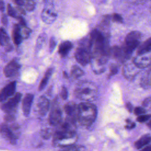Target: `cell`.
Returning a JSON list of instances; mask_svg holds the SVG:
<instances>
[{
  "label": "cell",
  "mask_w": 151,
  "mask_h": 151,
  "mask_svg": "<svg viewBox=\"0 0 151 151\" xmlns=\"http://www.w3.org/2000/svg\"><path fill=\"white\" fill-rule=\"evenodd\" d=\"M140 151H151V145H147L142 148Z\"/></svg>",
  "instance_id": "cell-42"
},
{
  "label": "cell",
  "mask_w": 151,
  "mask_h": 151,
  "mask_svg": "<svg viewBox=\"0 0 151 151\" xmlns=\"http://www.w3.org/2000/svg\"><path fill=\"white\" fill-rule=\"evenodd\" d=\"M50 132L48 130H45L42 133V136L44 137L48 138L50 136Z\"/></svg>",
  "instance_id": "cell-44"
},
{
  "label": "cell",
  "mask_w": 151,
  "mask_h": 151,
  "mask_svg": "<svg viewBox=\"0 0 151 151\" xmlns=\"http://www.w3.org/2000/svg\"><path fill=\"white\" fill-rule=\"evenodd\" d=\"M110 19H111L113 21L116 22H123V18L122 17L118 14H113L111 17Z\"/></svg>",
  "instance_id": "cell-33"
},
{
  "label": "cell",
  "mask_w": 151,
  "mask_h": 151,
  "mask_svg": "<svg viewBox=\"0 0 151 151\" xmlns=\"http://www.w3.org/2000/svg\"><path fill=\"white\" fill-rule=\"evenodd\" d=\"M74 93L79 99L84 101L90 102L97 98L98 88L94 83L84 81L77 85Z\"/></svg>",
  "instance_id": "cell-3"
},
{
  "label": "cell",
  "mask_w": 151,
  "mask_h": 151,
  "mask_svg": "<svg viewBox=\"0 0 151 151\" xmlns=\"http://www.w3.org/2000/svg\"><path fill=\"white\" fill-rule=\"evenodd\" d=\"M126 124L125 126V128L126 129L130 130V129H132L134 128L135 126H136L135 123H134L133 122H131L130 120H129V119H126Z\"/></svg>",
  "instance_id": "cell-35"
},
{
  "label": "cell",
  "mask_w": 151,
  "mask_h": 151,
  "mask_svg": "<svg viewBox=\"0 0 151 151\" xmlns=\"http://www.w3.org/2000/svg\"><path fill=\"white\" fill-rule=\"evenodd\" d=\"M26 1H27V0H26Z\"/></svg>",
  "instance_id": "cell-48"
},
{
  "label": "cell",
  "mask_w": 151,
  "mask_h": 151,
  "mask_svg": "<svg viewBox=\"0 0 151 151\" xmlns=\"http://www.w3.org/2000/svg\"><path fill=\"white\" fill-rule=\"evenodd\" d=\"M63 149L60 151H82L83 147L79 145H71L67 147H63Z\"/></svg>",
  "instance_id": "cell-29"
},
{
  "label": "cell",
  "mask_w": 151,
  "mask_h": 151,
  "mask_svg": "<svg viewBox=\"0 0 151 151\" xmlns=\"http://www.w3.org/2000/svg\"><path fill=\"white\" fill-rule=\"evenodd\" d=\"M17 126H9L7 124L4 123L0 125V133L2 136L11 144H15L17 140Z\"/></svg>",
  "instance_id": "cell-7"
},
{
  "label": "cell",
  "mask_w": 151,
  "mask_h": 151,
  "mask_svg": "<svg viewBox=\"0 0 151 151\" xmlns=\"http://www.w3.org/2000/svg\"><path fill=\"white\" fill-rule=\"evenodd\" d=\"M25 10L28 11H32L34 9L35 6V4L33 0H27L25 2L24 5Z\"/></svg>",
  "instance_id": "cell-30"
},
{
  "label": "cell",
  "mask_w": 151,
  "mask_h": 151,
  "mask_svg": "<svg viewBox=\"0 0 151 151\" xmlns=\"http://www.w3.org/2000/svg\"><path fill=\"white\" fill-rule=\"evenodd\" d=\"M150 143H151V135L146 134L136 140L134 143V146L136 149H139L148 145Z\"/></svg>",
  "instance_id": "cell-19"
},
{
  "label": "cell",
  "mask_w": 151,
  "mask_h": 151,
  "mask_svg": "<svg viewBox=\"0 0 151 151\" xmlns=\"http://www.w3.org/2000/svg\"><path fill=\"white\" fill-rule=\"evenodd\" d=\"M52 73V69L49 68L47 70V71L45 72L44 76L43 77L41 81V83L39 86V90H42L47 85L48 79L50 77L51 74Z\"/></svg>",
  "instance_id": "cell-24"
},
{
  "label": "cell",
  "mask_w": 151,
  "mask_h": 151,
  "mask_svg": "<svg viewBox=\"0 0 151 151\" xmlns=\"http://www.w3.org/2000/svg\"><path fill=\"white\" fill-rule=\"evenodd\" d=\"M20 26V29H21V35L23 39H26L28 38L30 35V33L31 32V30L28 28L27 27L26 25H19Z\"/></svg>",
  "instance_id": "cell-27"
},
{
  "label": "cell",
  "mask_w": 151,
  "mask_h": 151,
  "mask_svg": "<svg viewBox=\"0 0 151 151\" xmlns=\"http://www.w3.org/2000/svg\"><path fill=\"white\" fill-rule=\"evenodd\" d=\"M150 68H151V67H150Z\"/></svg>",
  "instance_id": "cell-47"
},
{
  "label": "cell",
  "mask_w": 151,
  "mask_h": 151,
  "mask_svg": "<svg viewBox=\"0 0 151 151\" xmlns=\"http://www.w3.org/2000/svg\"><path fill=\"white\" fill-rule=\"evenodd\" d=\"M126 106L127 109L129 111H130V112L132 111V110H133V106L132 105V104H131L130 103H126Z\"/></svg>",
  "instance_id": "cell-43"
},
{
  "label": "cell",
  "mask_w": 151,
  "mask_h": 151,
  "mask_svg": "<svg viewBox=\"0 0 151 151\" xmlns=\"http://www.w3.org/2000/svg\"><path fill=\"white\" fill-rule=\"evenodd\" d=\"M46 41V36L45 34H42L38 36L37 40V48H42L43 45L45 44Z\"/></svg>",
  "instance_id": "cell-28"
},
{
  "label": "cell",
  "mask_w": 151,
  "mask_h": 151,
  "mask_svg": "<svg viewBox=\"0 0 151 151\" xmlns=\"http://www.w3.org/2000/svg\"><path fill=\"white\" fill-rule=\"evenodd\" d=\"M151 118V114H141L140 116H138L136 120L137 122L140 123H145Z\"/></svg>",
  "instance_id": "cell-31"
},
{
  "label": "cell",
  "mask_w": 151,
  "mask_h": 151,
  "mask_svg": "<svg viewBox=\"0 0 151 151\" xmlns=\"http://www.w3.org/2000/svg\"><path fill=\"white\" fill-rule=\"evenodd\" d=\"M141 37V33L137 31H132L126 35L122 48L129 58L133 51L139 46Z\"/></svg>",
  "instance_id": "cell-4"
},
{
  "label": "cell",
  "mask_w": 151,
  "mask_h": 151,
  "mask_svg": "<svg viewBox=\"0 0 151 151\" xmlns=\"http://www.w3.org/2000/svg\"><path fill=\"white\" fill-rule=\"evenodd\" d=\"M140 86L144 88L151 87V68H150L142 77L140 82Z\"/></svg>",
  "instance_id": "cell-23"
},
{
  "label": "cell",
  "mask_w": 151,
  "mask_h": 151,
  "mask_svg": "<svg viewBox=\"0 0 151 151\" xmlns=\"http://www.w3.org/2000/svg\"><path fill=\"white\" fill-rule=\"evenodd\" d=\"M134 64L140 69L147 67L151 64V54H137L133 60Z\"/></svg>",
  "instance_id": "cell-10"
},
{
  "label": "cell",
  "mask_w": 151,
  "mask_h": 151,
  "mask_svg": "<svg viewBox=\"0 0 151 151\" xmlns=\"http://www.w3.org/2000/svg\"><path fill=\"white\" fill-rule=\"evenodd\" d=\"M84 74L83 71L78 66L74 65L71 71V75L74 78H77L82 76Z\"/></svg>",
  "instance_id": "cell-26"
},
{
  "label": "cell",
  "mask_w": 151,
  "mask_h": 151,
  "mask_svg": "<svg viewBox=\"0 0 151 151\" xmlns=\"http://www.w3.org/2000/svg\"><path fill=\"white\" fill-rule=\"evenodd\" d=\"M119 70V66L117 64H113L110 65V72H109V77H110L111 76H114L118 72Z\"/></svg>",
  "instance_id": "cell-32"
},
{
  "label": "cell",
  "mask_w": 151,
  "mask_h": 151,
  "mask_svg": "<svg viewBox=\"0 0 151 151\" xmlns=\"http://www.w3.org/2000/svg\"><path fill=\"white\" fill-rule=\"evenodd\" d=\"M60 95H61V97H62V99H63L64 100H65L67 98L68 91H67V90L66 89V88L65 87H62Z\"/></svg>",
  "instance_id": "cell-38"
},
{
  "label": "cell",
  "mask_w": 151,
  "mask_h": 151,
  "mask_svg": "<svg viewBox=\"0 0 151 151\" xmlns=\"http://www.w3.org/2000/svg\"><path fill=\"white\" fill-rule=\"evenodd\" d=\"M0 45L5 47L6 49H7L6 50L11 49L12 47L10 44V40L8 35L5 29L2 27L0 28Z\"/></svg>",
  "instance_id": "cell-18"
},
{
  "label": "cell",
  "mask_w": 151,
  "mask_h": 151,
  "mask_svg": "<svg viewBox=\"0 0 151 151\" xmlns=\"http://www.w3.org/2000/svg\"><path fill=\"white\" fill-rule=\"evenodd\" d=\"M44 4L41 15V19L47 24H52L56 20L57 17L52 0H44Z\"/></svg>",
  "instance_id": "cell-5"
},
{
  "label": "cell",
  "mask_w": 151,
  "mask_h": 151,
  "mask_svg": "<svg viewBox=\"0 0 151 151\" xmlns=\"http://www.w3.org/2000/svg\"><path fill=\"white\" fill-rule=\"evenodd\" d=\"M34 96L32 94H27L22 100V110L24 115L28 116L29 114Z\"/></svg>",
  "instance_id": "cell-16"
},
{
  "label": "cell",
  "mask_w": 151,
  "mask_h": 151,
  "mask_svg": "<svg viewBox=\"0 0 151 151\" xmlns=\"http://www.w3.org/2000/svg\"><path fill=\"white\" fill-rule=\"evenodd\" d=\"M110 56L120 63H123L129 59L124 52L122 47L119 46H114L110 48Z\"/></svg>",
  "instance_id": "cell-11"
},
{
  "label": "cell",
  "mask_w": 151,
  "mask_h": 151,
  "mask_svg": "<svg viewBox=\"0 0 151 151\" xmlns=\"http://www.w3.org/2000/svg\"><path fill=\"white\" fill-rule=\"evenodd\" d=\"M1 22L4 25L6 26L8 24V18L5 14H2L1 17Z\"/></svg>",
  "instance_id": "cell-39"
},
{
  "label": "cell",
  "mask_w": 151,
  "mask_h": 151,
  "mask_svg": "<svg viewBox=\"0 0 151 151\" xmlns=\"http://www.w3.org/2000/svg\"><path fill=\"white\" fill-rule=\"evenodd\" d=\"M50 107L49 100L44 96H41L37 103V110L39 114L45 115Z\"/></svg>",
  "instance_id": "cell-14"
},
{
  "label": "cell",
  "mask_w": 151,
  "mask_h": 151,
  "mask_svg": "<svg viewBox=\"0 0 151 151\" xmlns=\"http://www.w3.org/2000/svg\"><path fill=\"white\" fill-rule=\"evenodd\" d=\"M7 13L8 15L11 17L15 18H20L21 16L19 12L17 11V10L15 8H14L9 4H8L7 5Z\"/></svg>",
  "instance_id": "cell-25"
},
{
  "label": "cell",
  "mask_w": 151,
  "mask_h": 151,
  "mask_svg": "<svg viewBox=\"0 0 151 151\" xmlns=\"http://www.w3.org/2000/svg\"><path fill=\"white\" fill-rule=\"evenodd\" d=\"M73 47V44L68 41H65L60 44L58 48V53L62 57L67 55Z\"/></svg>",
  "instance_id": "cell-20"
},
{
  "label": "cell",
  "mask_w": 151,
  "mask_h": 151,
  "mask_svg": "<svg viewBox=\"0 0 151 151\" xmlns=\"http://www.w3.org/2000/svg\"><path fill=\"white\" fill-rule=\"evenodd\" d=\"M150 11H151V8H150Z\"/></svg>",
  "instance_id": "cell-46"
},
{
  "label": "cell",
  "mask_w": 151,
  "mask_h": 151,
  "mask_svg": "<svg viewBox=\"0 0 151 151\" xmlns=\"http://www.w3.org/2000/svg\"><path fill=\"white\" fill-rule=\"evenodd\" d=\"M22 39L23 38L21 33L20 26L19 24L14 25L12 30V40L14 43L15 45H18L21 43Z\"/></svg>",
  "instance_id": "cell-21"
},
{
  "label": "cell",
  "mask_w": 151,
  "mask_h": 151,
  "mask_svg": "<svg viewBox=\"0 0 151 151\" xmlns=\"http://www.w3.org/2000/svg\"><path fill=\"white\" fill-rule=\"evenodd\" d=\"M13 1L16 5L20 6L24 5L25 4L24 0H13Z\"/></svg>",
  "instance_id": "cell-40"
},
{
  "label": "cell",
  "mask_w": 151,
  "mask_h": 151,
  "mask_svg": "<svg viewBox=\"0 0 151 151\" xmlns=\"http://www.w3.org/2000/svg\"><path fill=\"white\" fill-rule=\"evenodd\" d=\"M75 58L81 65H87L91 61L92 58L91 48L79 45L75 52Z\"/></svg>",
  "instance_id": "cell-6"
},
{
  "label": "cell",
  "mask_w": 151,
  "mask_h": 151,
  "mask_svg": "<svg viewBox=\"0 0 151 151\" xmlns=\"http://www.w3.org/2000/svg\"><path fill=\"white\" fill-rule=\"evenodd\" d=\"M64 110L67 115V117L72 119L76 121L77 120L78 106L70 103L65 106Z\"/></svg>",
  "instance_id": "cell-17"
},
{
  "label": "cell",
  "mask_w": 151,
  "mask_h": 151,
  "mask_svg": "<svg viewBox=\"0 0 151 151\" xmlns=\"http://www.w3.org/2000/svg\"><path fill=\"white\" fill-rule=\"evenodd\" d=\"M21 97V94L19 93H17L15 94V96L8 100L6 102H5L2 106L1 109L3 111H4L6 113H11L14 112L16 107H17Z\"/></svg>",
  "instance_id": "cell-9"
},
{
  "label": "cell",
  "mask_w": 151,
  "mask_h": 151,
  "mask_svg": "<svg viewBox=\"0 0 151 151\" xmlns=\"http://www.w3.org/2000/svg\"><path fill=\"white\" fill-rule=\"evenodd\" d=\"M20 67L21 65L17 61H11L4 68V73L5 76L8 77L15 76L19 71Z\"/></svg>",
  "instance_id": "cell-15"
},
{
  "label": "cell",
  "mask_w": 151,
  "mask_h": 151,
  "mask_svg": "<svg viewBox=\"0 0 151 151\" xmlns=\"http://www.w3.org/2000/svg\"><path fill=\"white\" fill-rule=\"evenodd\" d=\"M142 105L143 106V107H151V97H147L146 98L143 103H142Z\"/></svg>",
  "instance_id": "cell-37"
},
{
  "label": "cell",
  "mask_w": 151,
  "mask_h": 151,
  "mask_svg": "<svg viewBox=\"0 0 151 151\" xmlns=\"http://www.w3.org/2000/svg\"><path fill=\"white\" fill-rule=\"evenodd\" d=\"M134 113L137 116H140L141 114H143L146 112V110L143 107H137L134 108Z\"/></svg>",
  "instance_id": "cell-34"
},
{
  "label": "cell",
  "mask_w": 151,
  "mask_h": 151,
  "mask_svg": "<svg viewBox=\"0 0 151 151\" xmlns=\"http://www.w3.org/2000/svg\"><path fill=\"white\" fill-rule=\"evenodd\" d=\"M151 51V37L145 41L141 45H139L137 50V54L149 53Z\"/></svg>",
  "instance_id": "cell-22"
},
{
  "label": "cell",
  "mask_w": 151,
  "mask_h": 151,
  "mask_svg": "<svg viewBox=\"0 0 151 151\" xmlns=\"http://www.w3.org/2000/svg\"><path fill=\"white\" fill-rule=\"evenodd\" d=\"M16 83L12 81L8 84L0 91V101L2 102L6 100L9 97L12 96L15 91Z\"/></svg>",
  "instance_id": "cell-12"
},
{
  "label": "cell",
  "mask_w": 151,
  "mask_h": 151,
  "mask_svg": "<svg viewBox=\"0 0 151 151\" xmlns=\"http://www.w3.org/2000/svg\"><path fill=\"white\" fill-rule=\"evenodd\" d=\"M97 108L90 102L84 101L78 105L77 120L84 126H89L95 121Z\"/></svg>",
  "instance_id": "cell-2"
},
{
  "label": "cell",
  "mask_w": 151,
  "mask_h": 151,
  "mask_svg": "<svg viewBox=\"0 0 151 151\" xmlns=\"http://www.w3.org/2000/svg\"><path fill=\"white\" fill-rule=\"evenodd\" d=\"M140 70L141 69L137 67L133 61L129 62L126 63L123 66V74L126 79L132 80L140 72Z\"/></svg>",
  "instance_id": "cell-8"
},
{
  "label": "cell",
  "mask_w": 151,
  "mask_h": 151,
  "mask_svg": "<svg viewBox=\"0 0 151 151\" xmlns=\"http://www.w3.org/2000/svg\"><path fill=\"white\" fill-rule=\"evenodd\" d=\"M56 45V41L54 37H51L50 41V51L52 52Z\"/></svg>",
  "instance_id": "cell-36"
},
{
  "label": "cell",
  "mask_w": 151,
  "mask_h": 151,
  "mask_svg": "<svg viewBox=\"0 0 151 151\" xmlns=\"http://www.w3.org/2000/svg\"><path fill=\"white\" fill-rule=\"evenodd\" d=\"M5 10V3L3 0H0V11L4 12Z\"/></svg>",
  "instance_id": "cell-41"
},
{
  "label": "cell",
  "mask_w": 151,
  "mask_h": 151,
  "mask_svg": "<svg viewBox=\"0 0 151 151\" xmlns=\"http://www.w3.org/2000/svg\"><path fill=\"white\" fill-rule=\"evenodd\" d=\"M62 119V113L60 109L55 106L51 109L49 116V122L52 126H56L60 123Z\"/></svg>",
  "instance_id": "cell-13"
},
{
  "label": "cell",
  "mask_w": 151,
  "mask_h": 151,
  "mask_svg": "<svg viewBox=\"0 0 151 151\" xmlns=\"http://www.w3.org/2000/svg\"><path fill=\"white\" fill-rule=\"evenodd\" d=\"M147 126L151 129V119L149 120V122L147 123Z\"/></svg>",
  "instance_id": "cell-45"
},
{
  "label": "cell",
  "mask_w": 151,
  "mask_h": 151,
  "mask_svg": "<svg viewBox=\"0 0 151 151\" xmlns=\"http://www.w3.org/2000/svg\"><path fill=\"white\" fill-rule=\"evenodd\" d=\"M75 122L67 118L61 124L54 134L53 144L55 146L65 147L74 145L77 138L75 132Z\"/></svg>",
  "instance_id": "cell-1"
}]
</instances>
